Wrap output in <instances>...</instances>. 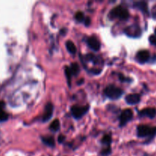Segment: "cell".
Masks as SVG:
<instances>
[{"label": "cell", "mask_w": 156, "mask_h": 156, "mask_svg": "<svg viewBox=\"0 0 156 156\" xmlns=\"http://www.w3.org/2000/svg\"><path fill=\"white\" fill-rule=\"evenodd\" d=\"M9 117V115L5 111V102L0 101V122L5 121Z\"/></svg>", "instance_id": "13"}, {"label": "cell", "mask_w": 156, "mask_h": 156, "mask_svg": "<svg viewBox=\"0 0 156 156\" xmlns=\"http://www.w3.org/2000/svg\"><path fill=\"white\" fill-rule=\"evenodd\" d=\"M155 34H156V27H155Z\"/></svg>", "instance_id": "28"}, {"label": "cell", "mask_w": 156, "mask_h": 156, "mask_svg": "<svg viewBox=\"0 0 156 156\" xmlns=\"http://www.w3.org/2000/svg\"><path fill=\"white\" fill-rule=\"evenodd\" d=\"M65 73H66V76L67 80H68V84H69V85L70 86V85H71V84H70V79H71V77L73 76H72L71 72H70L69 67V66H66Z\"/></svg>", "instance_id": "21"}, {"label": "cell", "mask_w": 156, "mask_h": 156, "mask_svg": "<svg viewBox=\"0 0 156 156\" xmlns=\"http://www.w3.org/2000/svg\"><path fill=\"white\" fill-rule=\"evenodd\" d=\"M140 117H147L149 118H154L156 116V109L153 108H144L139 112Z\"/></svg>", "instance_id": "10"}, {"label": "cell", "mask_w": 156, "mask_h": 156, "mask_svg": "<svg viewBox=\"0 0 156 156\" xmlns=\"http://www.w3.org/2000/svg\"><path fill=\"white\" fill-rule=\"evenodd\" d=\"M66 47L67 50H68L71 54H75V53H76V47L73 41H66Z\"/></svg>", "instance_id": "15"}, {"label": "cell", "mask_w": 156, "mask_h": 156, "mask_svg": "<svg viewBox=\"0 0 156 156\" xmlns=\"http://www.w3.org/2000/svg\"><path fill=\"white\" fill-rule=\"evenodd\" d=\"M152 16L153 17V18L156 19V4L153 6L152 9Z\"/></svg>", "instance_id": "25"}, {"label": "cell", "mask_w": 156, "mask_h": 156, "mask_svg": "<svg viewBox=\"0 0 156 156\" xmlns=\"http://www.w3.org/2000/svg\"><path fill=\"white\" fill-rule=\"evenodd\" d=\"M88 110H89V105H85V106L74 105L71 108V113L75 118L80 119L88 112Z\"/></svg>", "instance_id": "4"}, {"label": "cell", "mask_w": 156, "mask_h": 156, "mask_svg": "<svg viewBox=\"0 0 156 156\" xmlns=\"http://www.w3.org/2000/svg\"><path fill=\"white\" fill-rule=\"evenodd\" d=\"M133 7L136 8L139 10L143 12V13L148 14L149 13V8H148V4L146 2L144 1H140V2H133Z\"/></svg>", "instance_id": "12"}, {"label": "cell", "mask_w": 156, "mask_h": 156, "mask_svg": "<svg viewBox=\"0 0 156 156\" xmlns=\"http://www.w3.org/2000/svg\"><path fill=\"white\" fill-rule=\"evenodd\" d=\"M86 41L88 46L91 50H94V51H98V50H100L101 44L95 37H88Z\"/></svg>", "instance_id": "9"}, {"label": "cell", "mask_w": 156, "mask_h": 156, "mask_svg": "<svg viewBox=\"0 0 156 156\" xmlns=\"http://www.w3.org/2000/svg\"><path fill=\"white\" fill-rule=\"evenodd\" d=\"M105 95L110 99L112 100H117V99L120 98L123 94V91L121 88H118V87L115 86V85H108L106 88L105 89Z\"/></svg>", "instance_id": "3"}, {"label": "cell", "mask_w": 156, "mask_h": 156, "mask_svg": "<svg viewBox=\"0 0 156 156\" xmlns=\"http://www.w3.org/2000/svg\"><path fill=\"white\" fill-rule=\"evenodd\" d=\"M59 127H60V123H59V121L58 119H56V120H53L51 123L50 126V129L53 132H56L59 129Z\"/></svg>", "instance_id": "17"}, {"label": "cell", "mask_w": 156, "mask_h": 156, "mask_svg": "<svg viewBox=\"0 0 156 156\" xmlns=\"http://www.w3.org/2000/svg\"><path fill=\"white\" fill-rule=\"evenodd\" d=\"M124 33L130 37H139L142 34V30L138 24H132L124 29Z\"/></svg>", "instance_id": "5"}, {"label": "cell", "mask_w": 156, "mask_h": 156, "mask_svg": "<svg viewBox=\"0 0 156 156\" xmlns=\"http://www.w3.org/2000/svg\"><path fill=\"white\" fill-rule=\"evenodd\" d=\"M75 18H76V19L78 21H79V22H84L85 20V15H84V14L82 13V12H77V13L76 14Z\"/></svg>", "instance_id": "20"}, {"label": "cell", "mask_w": 156, "mask_h": 156, "mask_svg": "<svg viewBox=\"0 0 156 156\" xmlns=\"http://www.w3.org/2000/svg\"><path fill=\"white\" fill-rule=\"evenodd\" d=\"M126 102L128 105H134L138 104L140 101L141 98H140V94H128L125 98Z\"/></svg>", "instance_id": "11"}, {"label": "cell", "mask_w": 156, "mask_h": 156, "mask_svg": "<svg viewBox=\"0 0 156 156\" xmlns=\"http://www.w3.org/2000/svg\"><path fill=\"white\" fill-rule=\"evenodd\" d=\"M119 79H120V80L122 81V82H131L130 79H127V78L124 77L122 74H119Z\"/></svg>", "instance_id": "24"}, {"label": "cell", "mask_w": 156, "mask_h": 156, "mask_svg": "<svg viewBox=\"0 0 156 156\" xmlns=\"http://www.w3.org/2000/svg\"><path fill=\"white\" fill-rule=\"evenodd\" d=\"M111 153V146H107V148L104 149L101 152V154L102 156H108V155H109Z\"/></svg>", "instance_id": "22"}, {"label": "cell", "mask_w": 156, "mask_h": 156, "mask_svg": "<svg viewBox=\"0 0 156 156\" xmlns=\"http://www.w3.org/2000/svg\"><path fill=\"white\" fill-rule=\"evenodd\" d=\"M150 58V53L148 50H143L139 51L136 53V59L137 62H139L140 63H145V62H148Z\"/></svg>", "instance_id": "7"}, {"label": "cell", "mask_w": 156, "mask_h": 156, "mask_svg": "<svg viewBox=\"0 0 156 156\" xmlns=\"http://www.w3.org/2000/svg\"><path fill=\"white\" fill-rule=\"evenodd\" d=\"M137 136L139 137H149L152 139L156 136V127H151L146 125H140L137 126Z\"/></svg>", "instance_id": "2"}, {"label": "cell", "mask_w": 156, "mask_h": 156, "mask_svg": "<svg viewBox=\"0 0 156 156\" xmlns=\"http://www.w3.org/2000/svg\"><path fill=\"white\" fill-rule=\"evenodd\" d=\"M70 72H71L72 76H76L78 74H79V71H80V69H79V65H78L76 62H73V63L71 64V66L69 67Z\"/></svg>", "instance_id": "16"}, {"label": "cell", "mask_w": 156, "mask_h": 156, "mask_svg": "<svg viewBox=\"0 0 156 156\" xmlns=\"http://www.w3.org/2000/svg\"><path fill=\"white\" fill-rule=\"evenodd\" d=\"M86 59H88V61H91L94 63H98V57H97L96 56H94L92 53H88V54L86 55Z\"/></svg>", "instance_id": "19"}, {"label": "cell", "mask_w": 156, "mask_h": 156, "mask_svg": "<svg viewBox=\"0 0 156 156\" xmlns=\"http://www.w3.org/2000/svg\"><path fill=\"white\" fill-rule=\"evenodd\" d=\"M149 42L151 43V44L156 46V34L151 35V36L149 37Z\"/></svg>", "instance_id": "23"}, {"label": "cell", "mask_w": 156, "mask_h": 156, "mask_svg": "<svg viewBox=\"0 0 156 156\" xmlns=\"http://www.w3.org/2000/svg\"><path fill=\"white\" fill-rule=\"evenodd\" d=\"M41 140L43 143L47 146H50V147H54L55 146V141L54 138L53 136H42L41 137Z\"/></svg>", "instance_id": "14"}, {"label": "cell", "mask_w": 156, "mask_h": 156, "mask_svg": "<svg viewBox=\"0 0 156 156\" xmlns=\"http://www.w3.org/2000/svg\"><path fill=\"white\" fill-rule=\"evenodd\" d=\"M53 114V106L51 103H47V105H46L45 109H44V114H43L42 117V121L43 122H47L50 120L52 117Z\"/></svg>", "instance_id": "8"}, {"label": "cell", "mask_w": 156, "mask_h": 156, "mask_svg": "<svg viewBox=\"0 0 156 156\" xmlns=\"http://www.w3.org/2000/svg\"><path fill=\"white\" fill-rule=\"evenodd\" d=\"M65 139H66L65 136H63V135L59 136V137H58V142H59V143H62V142L65 140Z\"/></svg>", "instance_id": "26"}, {"label": "cell", "mask_w": 156, "mask_h": 156, "mask_svg": "<svg viewBox=\"0 0 156 156\" xmlns=\"http://www.w3.org/2000/svg\"><path fill=\"white\" fill-rule=\"evenodd\" d=\"M109 17L111 19H113V18H119L122 21H126L129 18V13L126 8L122 5H118L117 7L114 8L110 12Z\"/></svg>", "instance_id": "1"}, {"label": "cell", "mask_w": 156, "mask_h": 156, "mask_svg": "<svg viewBox=\"0 0 156 156\" xmlns=\"http://www.w3.org/2000/svg\"><path fill=\"white\" fill-rule=\"evenodd\" d=\"M133 117V113L132 110L130 109H125L121 112L120 116V126H123L131 120Z\"/></svg>", "instance_id": "6"}, {"label": "cell", "mask_w": 156, "mask_h": 156, "mask_svg": "<svg viewBox=\"0 0 156 156\" xmlns=\"http://www.w3.org/2000/svg\"><path fill=\"white\" fill-rule=\"evenodd\" d=\"M111 141H112V139H111V135H105V136L102 138L101 143L104 145H106L107 146H111Z\"/></svg>", "instance_id": "18"}, {"label": "cell", "mask_w": 156, "mask_h": 156, "mask_svg": "<svg viewBox=\"0 0 156 156\" xmlns=\"http://www.w3.org/2000/svg\"><path fill=\"white\" fill-rule=\"evenodd\" d=\"M84 22H85V25H86V26L89 25L90 23H91V19H90L89 17H87V18H85V21H84Z\"/></svg>", "instance_id": "27"}]
</instances>
